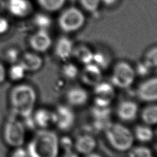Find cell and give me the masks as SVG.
Returning a JSON list of instances; mask_svg holds the SVG:
<instances>
[{"mask_svg": "<svg viewBox=\"0 0 157 157\" xmlns=\"http://www.w3.org/2000/svg\"><path fill=\"white\" fill-rule=\"evenodd\" d=\"M61 72L64 78L72 80L75 79L80 74L77 67L72 63H67L62 67Z\"/></svg>", "mask_w": 157, "mask_h": 157, "instance_id": "obj_24", "label": "cell"}, {"mask_svg": "<svg viewBox=\"0 0 157 157\" xmlns=\"http://www.w3.org/2000/svg\"><path fill=\"white\" fill-rule=\"evenodd\" d=\"M33 121L40 129H47L53 124V113L46 109H39L33 112Z\"/></svg>", "mask_w": 157, "mask_h": 157, "instance_id": "obj_18", "label": "cell"}, {"mask_svg": "<svg viewBox=\"0 0 157 157\" xmlns=\"http://www.w3.org/2000/svg\"><path fill=\"white\" fill-rule=\"evenodd\" d=\"M101 1L105 5L110 6L113 5L117 1V0H101Z\"/></svg>", "mask_w": 157, "mask_h": 157, "instance_id": "obj_33", "label": "cell"}, {"mask_svg": "<svg viewBox=\"0 0 157 157\" xmlns=\"http://www.w3.org/2000/svg\"><path fill=\"white\" fill-rule=\"evenodd\" d=\"M18 62L28 72H34L41 69L43 59L36 53H25L20 58Z\"/></svg>", "mask_w": 157, "mask_h": 157, "instance_id": "obj_14", "label": "cell"}, {"mask_svg": "<svg viewBox=\"0 0 157 157\" xmlns=\"http://www.w3.org/2000/svg\"><path fill=\"white\" fill-rule=\"evenodd\" d=\"M79 2L83 9L93 12L99 8L101 1V0H79Z\"/></svg>", "mask_w": 157, "mask_h": 157, "instance_id": "obj_28", "label": "cell"}, {"mask_svg": "<svg viewBox=\"0 0 157 157\" xmlns=\"http://www.w3.org/2000/svg\"><path fill=\"white\" fill-rule=\"evenodd\" d=\"M65 98L68 105L72 107H80L87 103L89 96L85 88L74 86L67 90L65 94Z\"/></svg>", "mask_w": 157, "mask_h": 157, "instance_id": "obj_11", "label": "cell"}, {"mask_svg": "<svg viewBox=\"0 0 157 157\" xmlns=\"http://www.w3.org/2000/svg\"><path fill=\"white\" fill-rule=\"evenodd\" d=\"M132 133L134 138L143 143L150 142L154 137V132L150 126L145 124L136 126Z\"/></svg>", "mask_w": 157, "mask_h": 157, "instance_id": "obj_20", "label": "cell"}, {"mask_svg": "<svg viewBox=\"0 0 157 157\" xmlns=\"http://www.w3.org/2000/svg\"><path fill=\"white\" fill-rule=\"evenodd\" d=\"M94 53L88 47L80 45L74 47L72 55L79 63L85 65L93 62Z\"/></svg>", "mask_w": 157, "mask_h": 157, "instance_id": "obj_19", "label": "cell"}, {"mask_svg": "<svg viewBox=\"0 0 157 157\" xmlns=\"http://www.w3.org/2000/svg\"><path fill=\"white\" fill-rule=\"evenodd\" d=\"M7 78V70L5 66L0 62V84L2 83Z\"/></svg>", "mask_w": 157, "mask_h": 157, "instance_id": "obj_32", "label": "cell"}, {"mask_svg": "<svg viewBox=\"0 0 157 157\" xmlns=\"http://www.w3.org/2000/svg\"><path fill=\"white\" fill-rule=\"evenodd\" d=\"M79 75L82 82L90 86L94 87L102 81V69L93 63L84 65Z\"/></svg>", "mask_w": 157, "mask_h": 157, "instance_id": "obj_10", "label": "cell"}, {"mask_svg": "<svg viewBox=\"0 0 157 157\" xmlns=\"http://www.w3.org/2000/svg\"><path fill=\"white\" fill-rule=\"evenodd\" d=\"M26 130L21 121L15 118L8 120L3 128V139L5 143L13 148L20 147L25 141Z\"/></svg>", "mask_w": 157, "mask_h": 157, "instance_id": "obj_4", "label": "cell"}, {"mask_svg": "<svg viewBox=\"0 0 157 157\" xmlns=\"http://www.w3.org/2000/svg\"><path fill=\"white\" fill-rule=\"evenodd\" d=\"M37 100L36 89L26 83H18L12 87L9 93V101L13 112L23 117L31 115Z\"/></svg>", "mask_w": 157, "mask_h": 157, "instance_id": "obj_1", "label": "cell"}, {"mask_svg": "<svg viewBox=\"0 0 157 157\" xmlns=\"http://www.w3.org/2000/svg\"><path fill=\"white\" fill-rule=\"evenodd\" d=\"M141 119L144 123L148 126L157 124V104H152L143 109L141 114Z\"/></svg>", "mask_w": 157, "mask_h": 157, "instance_id": "obj_21", "label": "cell"}, {"mask_svg": "<svg viewBox=\"0 0 157 157\" xmlns=\"http://www.w3.org/2000/svg\"><path fill=\"white\" fill-rule=\"evenodd\" d=\"M85 21L82 12L75 7L65 9L58 18V25L61 30L66 33H72L80 29Z\"/></svg>", "mask_w": 157, "mask_h": 157, "instance_id": "obj_6", "label": "cell"}, {"mask_svg": "<svg viewBox=\"0 0 157 157\" xmlns=\"http://www.w3.org/2000/svg\"><path fill=\"white\" fill-rule=\"evenodd\" d=\"M52 39L47 31L39 29L29 39L31 48L37 52H45L52 45Z\"/></svg>", "mask_w": 157, "mask_h": 157, "instance_id": "obj_13", "label": "cell"}, {"mask_svg": "<svg viewBox=\"0 0 157 157\" xmlns=\"http://www.w3.org/2000/svg\"><path fill=\"white\" fill-rule=\"evenodd\" d=\"M6 7V3L3 0H0V13Z\"/></svg>", "mask_w": 157, "mask_h": 157, "instance_id": "obj_34", "label": "cell"}, {"mask_svg": "<svg viewBox=\"0 0 157 157\" xmlns=\"http://www.w3.org/2000/svg\"><path fill=\"white\" fill-rule=\"evenodd\" d=\"M137 98L146 102L157 101V77L148 78L142 82L136 91Z\"/></svg>", "mask_w": 157, "mask_h": 157, "instance_id": "obj_9", "label": "cell"}, {"mask_svg": "<svg viewBox=\"0 0 157 157\" xmlns=\"http://www.w3.org/2000/svg\"><path fill=\"white\" fill-rule=\"evenodd\" d=\"M59 148L56 134L48 129H40L29 141L26 150L30 157H57Z\"/></svg>", "mask_w": 157, "mask_h": 157, "instance_id": "obj_2", "label": "cell"}, {"mask_svg": "<svg viewBox=\"0 0 157 157\" xmlns=\"http://www.w3.org/2000/svg\"><path fill=\"white\" fill-rule=\"evenodd\" d=\"M136 71L127 62L120 61L113 67L111 74V83L114 87L128 88L134 82Z\"/></svg>", "mask_w": 157, "mask_h": 157, "instance_id": "obj_5", "label": "cell"}, {"mask_svg": "<svg viewBox=\"0 0 157 157\" xmlns=\"http://www.w3.org/2000/svg\"><path fill=\"white\" fill-rule=\"evenodd\" d=\"M156 139H157V131H156Z\"/></svg>", "mask_w": 157, "mask_h": 157, "instance_id": "obj_35", "label": "cell"}, {"mask_svg": "<svg viewBox=\"0 0 157 157\" xmlns=\"http://www.w3.org/2000/svg\"><path fill=\"white\" fill-rule=\"evenodd\" d=\"M52 113L53 124L59 130L66 131L73 127L75 115L72 107L67 104H61L57 106Z\"/></svg>", "mask_w": 157, "mask_h": 157, "instance_id": "obj_7", "label": "cell"}, {"mask_svg": "<svg viewBox=\"0 0 157 157\" xmlns=\"http://www.w3.org/2000/svg\"><path fill=\"white\" fill-rule=\"evenodd\" d=\"M116 112L121 121L131 122L136 118L139 112V107L133 101L124 100L118 104Z\"/></svg>", "mask_w": 157, "mask_h": 157, "instance_id": "obj_12", "label": "cell"}, {"mask_svg": "<svg viewBox=\"0 0 157 157\" xmlns=\"http://www.w3.org/2000/svg\"><path fill=\"white\" fill-rule=\"evenodd\" d=\"M26 72L19 62L15 63H13L9 70L7 71V77H9L13 82H20L24 78Z\"/></svg>", "mask_w": 157, "mask_h": 157, "instance_id": "obj_22", "label": "cell"}, {"mask_svg": "<svg viewBox=\"0 0 157 157\" xmlns=\"http://www.w3.org/2000/svg\"><path fill=\"white\" fill-rule=\"evenodd\" d=\"M39 4L45 10L55 12L59 10L64 4L66 0H37Z\"/></svg>", "mask_w": 157, "mask_h": 157, "instance_id": "obj_23", "label": "cell"}, {"mask_svg": "<svg viewBox=\"0 0 157 157\" xmlns=\"http://www.w3.org/2000/svg\"><path fill=\"white\" fill-rule=\"evenodd\" d=\"M143 62L150 69L157 68V46L147 50L144 55Z\"/></svg>", "mask_w": 157, "mask_h": 157, "instance_id": "obj_25", "label": "cell"}, {"mask_svg": "<svg viewBox=\"0 0 157 157\" xmlns=\"http://www.w3.org/2000/svg\"><path fill=\"white\" fill-rule=\"evenodd\" d=\"M34 23L39 28V29L45 30L48 28L51 24L52 21L49 17L44 14H37L34 18Z\"/></svg>", "mask_w": 157, "mask_h": 157, "instance_id": "obj_27", "label": "cell"}, {"mask_svg": "<svg viewBox=\"0 0 157 157\" xmlns=\"http://www.w3.org/2000/svg\"><path fill=\"white\" fill-rule=\"evenodd\" d=\"M74 145L77 152L88 155L95 149L96 141L93 136L90 134H83L76 139Z\"/></svg>", "mask_w": 157, "mask_h": 157, "instance_id": "obj_15", "label": "cell"}, {"mask_svg": "<svg viewBox=\"0 0 157 157\" xmlns=\"http://www.w3.org/2000/svg\"><path fill=\"white\" fill-rule=\"evenodd\" d=\"M104 134L109 144L117 151H126L132 147L133 133L121 123H109L104 128Z\"/></svg>", "mask_w": 157, "mask_h": 157, "instance_id": "obj_3", "label": "cell"}, {"mask_svg": "<svg viewBox=\"0 0 157 157\" xmlns=\"http://www.w3.org/2000/svg\"><path fill=\"white\" fill-rule=\"evenodd\" d=\"M128 151L129 157H152L151 150L144 146L132 147Z\"/></svg>", "mask_w": 157, "mask_h": 157, "instance_id": "obj_26", "label": "cell"}, {"mask_svg": "<svg viewBox=\"0 0 157 157\" xmlns=\"http://www.w3.org/2000/svg\"><path fill=\"white\" fill-rule=\"evenodd\" d=\"M7 7L12 15L18 17H25L31 11V6L28 0H9Z\"/></svg>", "mask_w": 157, "mask_h": 157, "instance_id": "obj_17", "label": "cell"}, {"mask_svg": "<svg viewBox=\"0 0 157 157\" xmlns=\"http://www.w3.org/2000/svg\"><path fill=\"white\" fill-rule=\"evenodd\" d=\"M9 28V23L8 21L5 18L0 17V34L6 33Z\"/></svg>", "mask_w": 157, "mask_h": 157, "instance_id": "obj_30", "label": "cell"}, {"mask_svg": "<svg viewBox=\"0 0 157 157\" xmlns=\"http://www.w3.org/2000/svg\"><path fill=\"white\" fill-rule=\"evenodd\" d=\"M10 157H30L26 150L20 147L15 148L14 151L11 154Z\"/></svg>", "mask_w": 157, "mask_h": 157, "instance_id": "obj_29", "label": "cell"}, {"mask_svg": "<svg viewBox=\"0 0 157 157\" xmlns=\"http://www.w3.org/2000/svg\"><path fill=\"white\" fill-rule=\"evenodd\" d=\"M7 55V59H9V61L12 62L13 63H17V61L18 59V53L15 50L13 49V50H9Z\"/></svg>", "mask_w": 157, "mask_h": 157, "instance_id": "obj_31", "label": "cell"}, {"mask_svg": "<svg viewBox=\"0 0 157 157\" xmlns=\"http://www.w3.org/2000/svg\"><path fill=\"white\" fill-rule=\"evenodd\" d=\"M73 49L72 40L66 37H61L55 44V53L58 59L66 61L72 56Z\"/></svg>", "mask_w": 157, "mask_h": 157, "instance_id": "obj_16", "label": "cell"}, {"mask_svg": "<svg viewBox=\"0 0 157 157\" xmlns=\"http://www.w3.org/2000/svg\"><path fill=\"white\" fill-rule=\"evenodd\" d=\"M93 88L95 105L104 107H109L115 97L114 86L111 83L101 81Z\"/></svg>", "mask_w": 157, "mask_h": 157, "instance_id": "obj_8", "label": "cell"}]
</instances>
